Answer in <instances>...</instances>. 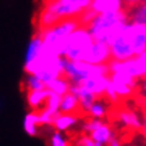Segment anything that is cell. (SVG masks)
<instances>
[{
  "instance_id": "obj_8",
  "label": "cell",
  "mask_w": 146,
  "mask_h": 146,
  "mask_svg": "<svg viewBox=\"0 0 146 146\" xmlns=\"http://www.w3.org/2000/svg\"><path fill=\"white\" fill-rule=\"evenodd\" d=\"M110 61V46L102 41H94L83 60V62L90 64H108Z\"/></svg>"
},
{
  "instance_id": "obj_1",
  "label": "cell",
  "mask_w": 146,
  "mask_h": 146,
  "mask_svg": "<svg viewBox=\"0 0 146 146\" xmlns=\"http://www.w3.org/2000/svg\"><path fill=\"white\" fill-rule=\"evenodd\" d=\"M92 0H47L38 15V29L51 27L66 19H78Z\"/></svg>"
},
{
  "instance_id": "obj_31",
  "label": "cell",
  "mask_w": 146,
  "mask_h": 146,
  "mask_svg": "<svg viewBox=\"0 0 146 146\" xmlns=\"http://www.w3.org/2000/svg\"><path fill=\"white\" fill-rule=\"evenodd\" d=\"M109 146H121V145H120V142H119V141H118V140H116V139L114 137V139H113V140H111L110 144H109Z\"/></svg>"
},
{
  "instance_id": "obj_10",
  "label": "cell",
  "mask_w": 146,
  "mask_h": 146,
  "mask_svg": "<svg viewBox=\"0 0 146 146\" xmlns=\"http://www.w3.org/2000/svg\"><path fill=\"white\" fill-rule=\"evenodd\" d=\"M69 92H71L72 94H74V96L78 98L79 109H81L83 113H88L89 108L92 107V104L98 99L92 92H89L88 89H86L84 87H82V86L72 84Z\"/></svg>"
},
{
  "instance_id": "obj_23",
  "label": "cell",
  "mask_w": 146,
  "mask_h": 146,
  "mask_svg": "<svg viewBox=\"0 0 146 146\" xmlns=\"http://www.w3.org/2000/svg\"><path fill=\"white\" fill-rule=\"evenodd\" d=\"M110 84L113 86V88H114L116 94H118L119 99H120V98H127V97H130L131 94H133L134 89H135V88H133V87L127 86V84H125V83H120V82L110 81Z\"/></svg>"
},
{
  "instance_id": "obj_29",
  "label": "cell",
  "mask_w": 146,
  "mask_h": 146,
  "mask_svg": "<svg viewBox=\"0 0 146 146\" xmlns=\"http://www.w3.org/2000/svg\"><path fill=\"white\" fill-rule=\"evenodd\" d=\"M105 97H107V99L109 102H111V103H118L119 100V97L118 94H116V92L114 90V88H113V86L110 84V82H109V86L107 87V90H105Z\"/></svg>"
},
{
  "instance_id": "obj_2",
  "label": "cell",
  "mask_w": 146,
  "mask_h": 146,
  "mask_svg": "<svg viewBox=\"0 0 146 146\" xmlns=\"http://www.w3.org/2000/svg\"><path fill=\"white\" fill-rule=\"evenodd\" d=\"M129 21L130 19L127 11L121 10L118 13L98 14L87 27L93 36L94 41H102L110 45Z\"/></svg>"
},
{
  "instance_id": "obj_24",
  "label": "cell",
  "mask_w": 146,
  "mask_h": 146,
  "mask_svg": "<svg viewBox=\"0 0 146 146\" xmlns=\"http://www.w3.org/2000/svg\"><path fill=\"white\" fill-rule=\"evenodd\" d=\"M50 146H69V142L64 133L54 130L50 136Z\"/></svg>"
},
{
  "instance_id": "obj_32",
  "label": "cell",
  "mask_w": 146,
  "mask_h": 146,
  "mask_svg": "<svg viewBox=\"0 0 146 146\" xmlns=\"http://www.w3.org/2000/svg\"><path fill=\"white\" fill-rule=\"evenodd\" d=\"M141 89L144 93H146V77H144V79H142V82H141Z\"/></svg>"
},
{
  "instance_id": "obj_12",
  "label": "cell",
  "mask_w": 146,
  "mask_h": 146,
  "mask_svg": "<svg viewBox=\"0 0 146 146\" xmlns=\"http://www.w3.org/2000/svg\"><path fill=\"white\" fill-rule=\"evenodd\" d=\"M89 136L93 139L96 146H109L111 140L114 139V133L108 123L103 121L100 126H98L93 133L89 134Z\"/></svg>"
},
{
  "instance_id": "obj_16",
  "label": "cell",
  "mask_w": 146,
  "mask_h": 146,
  "mask_svg": "<svg viewBox=\"0 0 146 146\" xmlns=\"http://www.w3.org/2000/svg\"><path fill=\"white\" fill-rule=\"evenodd\" d=\"M41 125L37 110H30L25 114L23 119V129L25 134L30 137H35L38 134V126Z\"/></svg>"
},
{
  "instance_id": "obj_21",
  "label": "cell",
  "mask_w": 146,
  "mask_h": 146,
  "mask_svg": "<svg viewBox=\"0 0 146 146\" xmlns=\"http://www.w3.org/2000/svg\"><path fill=\"white\" fill-rule=\"evenodd\" d=\"M23 86H24V88L26 89V92H30V90H40V89L46 88L45 83L35 74H25Z\"/></svg>"
},
{
  "instance_id": "obj_35",
  "label": "cell",
  "mask_w": 146,
  "mask_h": 146,
  "mask_svg": "<svg viewBox=\"0 0 146 146\" xmlns=\"http://www.w3.org/2000/svg\"><path fill=\"white\" fill-rule=\"evenodd\" d=\"M145 77H146V71H145Z\"/></svg>"
},
{
  "instance_id": "obj_25",
  "label": "cell",
  "mask_w": 146,
  "mask_h": 146,
  "mask_svg": "<svg viewBox=\"0 0 146 146\" xmlns=\"http://www.w3.org/2000/svg\"><path fill=\"white\" fill-rule=\"evenodd\" d=\"M102 123H103V120H100V119L90 118V119L86 120V121L82 124V131L84 134H88L89 135L90 133H93V131L96 130L98 126H100Z\"/></svg>"
},
{
  "instance_id": "obj_30",
  "label": "cell",
  "mask_w": 146,
  "mask_h": 146,
  "mask_svg": "<svg viewBox=\"0 0 146 146\" xmlns=\"http://www.w3.org/2000/svg\"><path fill=\"white\" fill-rule=\"evenodd\" d=\"M140 1H141V0H125V4H126V5H129L130 8H131V6L136 5L137 3H140Z\"/></svg>"
},
{
  "instance_id": "obj_7",
  "label": "cell",
  "mask_w": 146,
  "mask_h": 146,
  "mask_svg": "<svg viewBox=\"0 0 146 146\" xmlns=\"http://www.w3.org/2000/svg\"><path fill=\"white\" fill-rule=\"evenodd\" d=\"M42 52V37L36 31L29 40L24 54V72L25 74H32L40 56Z\"/></svg>"
},
{
  "instance_id": "obj_3",
  "label": "cell",
  "mask_w": 146,
  "mask_h": 146,
  "mask_svg": "<svg viewBox=\"0 0 146 146\" xmlns=\"http://www.w3.org/2000/svg\"><path fill=\"white\" fill-rule=\"evenodd\" d=\"M78 19H66L51 27L37 29L42 37V48L45 52L64 57L66 46L69 35L79 26Z\"/></svg>"
},
{
  "instance_id": "obj_28",
  "label": "cell",
  "mask_w": 146,
  "mask_h": 146,
  "mask_svg": "<svg viewBox=\"0 0 146 146\" xmlns=\"http://www.w3.org/2000/svg\"><path fill=\"white\" fill-rule=\"evenodd\" d=\"M74 145L76 146H96L93 139L88 134H83L81 136H78V139H76L74 141Z\"/></svg>"
},
{
  "instance_id": "obj_9",
  "label": "cell",
  "mask_w": 146,
  "mask_h": 146,
  "mask_svg": "<svg viewBox=\"0 0 146 146\" xmlns=\"http://www.w3.org/2000/svg\"><path fill=\"white\" fill-rule=\"evenodd\" d=\"M125 0H92L90 9L96 14L118 13L125 10Z\"/></svg>"
},
{
  "instance_id": "obj_14",
  "label": "cell",
  "mask_w": 146,
  "mask_h": 146,
  "mask_svg": "<svg viewBox=\"0 0 146 146\" xmlns=\"http://www.w3.org/2000/svg\"><path fill=\"white\" fill-rule=\"evenodd\" d=\"M118 120L123 126L129 127L133 130H140L142 129V119L139 116L137 113H135L134 110H120L118 113Z\"/></svg>"
},
{
  "instance_id": "obj_34",
  "label": "cell",
  "mask_w": 146,
  "mask_h": 146,
  "mask_svg": "<svg viewBox=\"0 0 146 146\" xmlns=\"http://www.w3.org/2000/svg\"><path fill=\"white\" fill-rule=\"evenodd\" d=\"M1 107H3V103H1V99H0V110H1Z\"/></svg>"
},
{
  "instance_id": "obj_27",
  "label": "cell",
  "mask_w": 146,
  "mask_h": 146,
  "mask_svg": "<svg viewBox=\"0 0 146 146\" xmlns=\"http://www.w3.org/2000/svg\"><path fill=\"white\" fill-rule=\"evenodd\" d=\"M97 15H98V14L94 13L90 8H89V9H87L86 11H83V13L81 14V16L78 17L79 24L83 25V26H88V25L90 24V21H92Z\"/></svg>"
},
{
  "instance_id": "obj_4",
  "label": "cell",
  "mask_w": 146,
  "mask_h": 146,
  "mask_svg": "<svg viewBox=\"0 0 146 146\" xmlns=\"http://www.w3.org/2000/svg\"><path fill=\"white\" fill-rule=\"evenodd\" d=\"M64 77L71 84L79 86L84 81L93 77L110 76L108 64H90L83 61H68L64 66Z\"/></svg>"
},
{
  "instance_id": "obj_5",
  "label": "cell",
  "mask_w": 146,
  "mask_h": 146,
  "mask_svg": "<svg viewBox=\"0 0 146 146\" xmlns=\"http://www.w3.org/2000/svg\"><path fill=\"white\" fill-rule=\"evenodd\" d=\"M94 38L87 26L79 25L69 35L66 46L64 58L68 61H83L88 50L93 45Z\"/></svg>"
},
{
  "instance_id": "obj_22",
  "label": "cell",
  "mask_w": 146,
  "mask_h": 146,
  "mask_svg": "<svg viewBox=\"0 0 146 146\" xmlns=\"http://www.w3.org/2000/svg\"><path fill=\"white\" fill-rule=\"evenodd\" d=\"M61 99H62V97L61 96H58V94H54L51 92L50 93V96L48 98H47V100H46V104H45V108L46 110H48L51 114H53L54 116L60 114V107H61Z\"/></svg>"
},
{
  "instance_id": "obj_6",
  "label": "cell",
  "mask_w": 146,
  "mask_h": 146,
  "mask_svg": "<svg viewBox=\"0 0 146 146\" xmlns=\"http://www.w3.org/2000/svg\"><path fill=\"white\" fill-rule=\"evenodd\" d=\"M133 29L134 24L129 21L119 35L113 40L110 46L111 60L115 61H125L129 58L135 57L134 47H133Z\"/></svg>"
},
{
  "instance_id": "obj_13",
  "label": "cell",
  "mask_w": 146,
  "mask_h": 146,
  "mask_svg": "<svg viewBox=\"0 0 146 146\" xmlns=\"http://www.w3.org/2000/svg\"><path fill=\"white\" fill-rule=\"evenodd\" d=\"M50 90L45 89H40V90H30L26 92V102L27 105L31 110H41L45 107L46 100L50 96Z\"/></svg>"
},
{
  "instance_id": "obj_17",
  "label": "cell",
  "mask_w": 146,
  "mask_h": 146,
  "mask_svg": "<svg viewBox=\"0 0 146 146\" xmlns=\"http://www.w3.org/2000/svg\"><path fill=\"white\" fill-rule=\"evenodd\" d=\"M127 14L131 23L146 26V0H141L136 5L131 6Z\"/></svg>"
},
{
  "instance_id": "obj_20",
  "label": "cell",
  "mask_w": 146,
  "mask_h": 146,
  "mask_svg": "<svg viewBox=\"0 0 146 146\" xmlns=\"http://www.w3.org/2000/svg\"><path fill=\"white\" fill-rule=\"evenodd\" d=\"M107 113H108V105H107V103H105L103 99L98 98V99L92 104V107L89 108V110H88L87 114H88L90 118L103 120L105 116H107Z\"/></svg>"
},
{
  "instance_id": "obj_26",
  "label": "cell",
  "mask_w": 146,
  "mask_h": 146,
  "mask_svg": "<svg viewBox=\"0 0 146 146\" xmlns=\"http://www.w3.org/2000/svg\"><path fill=\"white\" fill-rule=\"evenodd\" d=\"M38 111V118H40V123H41V125H51L52 126L53 124V120H54V116L53 114H51V113L48 110H46L45 108H42L41 110H37Z\"/></svg>"
},
{
  "instance_id": "obj_18",
  "label": "cell",
  "mask_w": 146,
  "mask_h": 146,
  "mask_svg": "<svg viewBox=\"0 0 146 146\" xmlns=\"http://www.w3.org/2000/svg\"><path fill=\"white\" fill-rule=\"evenodd\" d=\"M71 86H72L71 82H69L68 79L64 77V76H62V77H58L56 79H53V81H51L50 83H47L46 88L48 89L50 92H52L54 94H58V96L63 97L64 94L69 93Z\"/></svg>"
},
{
  "instance_id": "obj_19",
  "label": "cell",
  "mask_w": 146,
  "mask_h": 146,
  "mask_svg": "<svg viewBox=\"0 0 146 146\" xmlns=\"http://www.w3.org/2000/svg\"><path fill=\"white\" fill-rule=\"evenodd\" d=\"M78 109H79V100L74 94L69 92L62 97L61 107H60L61 113H63V114H74V111H77Z\"/></svg>"
},
{
  "instance_id": "obj_33",
  "label": "cell",
  "mask_w": 146,
  "mask_h": 146,
  "mask_svg": "<svg viewBox=\"0 0 146 146\" xmlns=\"http://www.w3.org/2000/svg\"><path fill=\"white\" fill-rule=\"evenodd\" d=\"M142 124H144V125H142V129L146 131V114H145V116H144V119H142Z\"/></svg>"
},
{
  "instance_id": "obj_15",
  "label": "cell",
  "mask_w": 146,
  "mask_h": 146,
  "mask_svg": "<svg viewBox=\"0 0 146 146\" xmlns=\"http://www.w3.org/2000/svg\"><path fill=\"white\" fill-rule=\"evenodd\" d=\"M78 121L79 120L74 114H63V113H60V114L56 115V118H54L52 126L56 131L66 133V131H69V130H72L73 127L77 126Z\"/></svg>"
},
{
  "instance_id": "obj_11",
  "label": "cell",
  "mask_w": 146,
  "mask_h": 146,
  "mask_svg": "<svg viewBox=\"0 0 146 146\" xmlns=\"http://www.w3.org/2000/svg\"><path fill=\"white\" fill-rule=\"evenodd\" d=\"M110 82V76H100V77H93L84 81L82 83V87H84L86 89H88L89 92H92L97 98H100L102 96L105 94L107 87L109 86Z\"/></svg>"
}]
</instances>
